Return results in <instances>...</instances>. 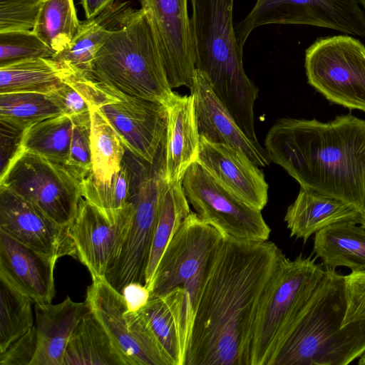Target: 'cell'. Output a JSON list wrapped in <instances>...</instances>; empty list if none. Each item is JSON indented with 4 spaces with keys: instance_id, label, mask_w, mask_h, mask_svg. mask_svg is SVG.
I'll return each instance as SVG.
<instances>
[{
    "instance_id": "14",
    "label": "cell",
    "mask_w": 365,
    "mask_h": 365,
    "mask_svg": "<svg viewBox=\"0 0 365 365\" xmlns=\"http://www.w3.org/2000/svg\"><path fill=\"white\" fill-rule=\"evenodd\" d=\"M171 88L192 86L195 52L187 0H140Z\"/></svg>"
},
{
    "instance_id": "35",
    "label": "cell",
    "mask_w": 365,
    "mask_h": 365,
    "mask_svg": "<svg viewBox=\"0 0 365 365\" xmlns=\"http://www.w3.org/2000/svg\"><path fill=\"white\" fill-rule=\"evenodd\" d=\"M31 304L0 277V353L34 326Z\"/></svg>"
},
{
    "instance_id": "21",
    "label": "cell",
    "mask_w": 365,
    "mask_h": 365,
    "mask_svg": "<svg viewBox=\"0 0 365 365\" xmlns=\"http://www.w3.org/2000/svg\"><path fill=\"white\" fill-rule=\"evenodd\" d=\"M171 365H185L192 331L186 295L181 288L153 299L135 312Z\"/></svg>"
},
{
    "instance_id": "2",
    "label": "cell",
    "mask_w": 365,
    "mask_h": 365,
    "mask_svg": "<svg viewBox=\"0 0 365 365\" xmlns=\"http://www.w3.org/2000/svg\"><path fill=\"white\" fill-rule=\"evenodd\" d=\"M264 145L270 161L301 188L359 208L365 198V120L352 114L332 120L282 118L269 130Z\"/></svg>"
},
{
    "instance_id": "34",
    "label": "cell",
    "mask_w": 365,
    "mask_h": 365,
    "mask_svg": "<svg viewBox=\"0 0 365 365\" xmlns=\"http://www.w3.org/2000/svg\"><path fill=\"white\" fill-rule=\"evenodd\" d=\"M132 174L124 161L110 182H97L90 173L82 180V195L108 216H115L132 202Z\"/></svg>"
},
{
    "instance_id": "42",
    "label": "cell",
    "mask_w": 365,
    "mask_h": 365,
    "mask_svg": "<svg viewBox=\"0 0 365 365\" xmlns=\"http://www.w3.org/2000/svg\"><path fill=\"white\" fill-rule=\"evenodd\" d=\"M1 172L2 174L22 149L24 130L1 122Z\"/></svg>"
},
{
    "instance_id": "23",
    "label": "cell",
    "mask_w": 365,
    "mask_h": 365,
    "mask_svg": "<svg viewBox=\"0 0 365 365\" xmlns=\"http://www.w3.org/2000/svg\"><path fill=\"white\" fill-rule=\"evenodd\" d=\"M34 305L37 341L31 365H63L69 339L89 307L68 296L57 304Z\"/></svg>"
},
{
    "instance_id": "46",
    "label": "cell",
    "mask_w": 365,
    "mask_h": 365,
    "mask_svg": "<svg viewBox=\"0 0 365 365\" xmlns=\"http://www.w3.org/2000/svg\"><path fill=\"white\" fill-rule=\"evenodd\" d=\"M363 215H364V222L361 224V225H363L364 227L365 228V198H364V209H363Z\"/></svg>"
},
{
    "instance_id": "16",
    "label": "cell",
    "mask_w": 365,
    "mask_h": 365,
    "mask_svg": "<svg viewBox=\"0 0 365 365\" xmlns=\"http://www.w3.org/2000/svg\"><path fill=\"white\" fill-rule=\"evenodd\" d=\"M133 207L132 201L118 215L108 216L83 197L81 200L70 232L76 258L87 267L92 279L105 277L118 252Z\"/></svg>"
},
{
    "instance_id": "33",
    "label": "cell",
    "mask_w": 365,
    "mask_h": 365,
    "mask_svg": "<svg viewBox=\"0 0 365 365\" xmlns=\"http://www.w3.org/2000/svg\"><path fill=\"white\" fill-rule=\"evenodd\" d=\"M73 129L72 118L64 114L48 118L24 130L22 148L66 165Z\"/></svg>"
},
{
    "instance_id": "12",
    "label": "cell",
    "mask_w": 365,
    "mask_h": 365,
    "mask_svg": "<svg viewBox=\"0 0 365 365\" xmlns=\"http://www.w3.org/2000/svg\"><path fill=\"white\" fill-rule=\"evenodd\" d=\"M267 24L308 25L365 37V14L359 0H257L235 28L243 49L250 33Z\"/></svg>"
},
{
    "instance_id": "29",
    "label": "cell",
    "mask_w": 365,
    "mask_h": 365,
    "mask_svg": "<svg viewBox=\"0 0 365 365\" xmlns=\"http://www.w3.org/2000/svg\"><path fill=\"white\" fill-rule=\"evenodd\" d=\"M120 5L121 3H114L96 17L81 22L69 46L53 58L78 72L93 75L96 54L110 31Z\"/></svg>"
},
{
    "instance_id": "40",
    "label": "cell",
    "mask_w": 365,
    "mask_h": 365,
    "mask_svg": "<svg viewBox=\"0 0 365 365\" xmlns=\"http://www.w3.org/2000/svg\"><path fill=\"white\" fill-rule=\"evenodd\" d=\"M346 309L343 325L365 321V271L344 276Z\"/></svg>"
},
{
    "instance_id": "38",
    "label": "cell",
    "mask_w": 365,
    "mask_h": 365,
    "mask_svg": "<svg viewBox=\"0 0 365 365\" xmlns=\"http://www.w3.org/2000/svg\"><path fill=\"white\" fill-rule=\"evenodd\" d=\"M73 129L66 165L83 178L91 171L90 111L72 118Z\"/></svg>"
},
{
    "instance_id": "37",
    "label": "cell",
    "mask_w": 365,
    "mask_h": 365,
    "mask_svg": "<svg viewBox=\"0 0 365 365\" xmlns=\"http://www.w3.org/2000/svg\"><path fill=\"white\" fill-rule=\"evenodd\" d=\"M56 53L33 31L0 33V66L29 58H53Z\"/></svg>"
},
{
    "instance_id": "4",
    "label": "cell",
    "mask_w": 365,
    "mask_h": 365,
    "mask_svg": "<svg viewBox=\"0 0 365 365\" xmlns=\"http://www.w3.org/2000/svg\"><path fill=\"white\" fill-rule=\"evenodd\" d=\"M191 33L195 68L208 78L212 88L246 136L258 142L254 106L259 88L247 76L238 45L232 12L234 0H190Z\"/></svg>"
},
{
    "instance_id": "3",
    "label": "cell",
    "mask_w": 365,
    "mask_h": 365,
    "mask_svg": "<svg viewBox=\"0 0 365 365\" xmlns=\"http://www.w3.org/2000/svg\"><path fill=\"white\" fill-rule=\"evenodd\" d=\"M344 276L327 269L269 365H348L365 351V321L343 325Z\"/></svg>"
},
{
    "instance_id": "8",
    "label": "cell",
    "mask_w": 365,
    "mask_h": 365,
    "mask_svg": "<svg viewBox=\"0 0 365 365\" xmlns=\"http://www.w3.org/2000/svg\"><path fill=\"white\" fill-rule=\"evenodd\" d=\"M83 179L67 165L22 148L0 175V185L34 205L56 222L70 225L83 198Z\"/></svg>"
},
{
    "instance_id": "20",
    "label": "cell",
    "mask_w": 365,
    "mask_h": 365,
    "mask_svg": "<svg viewBox=\"0 0 365 365\" xmlns=\"http://www.w3.org/2000/svg\"><path fill=\"white\" fill-rule=\"evenodd\" d=\"M56 261L0 232V277L33 304L51 303Z\"/></svg>"
},
{
    "instance_id": "6",
    "label": "cell",
    "mask_w": 365,
    "mask_h": 365,
    "mask_svg": "<svg viewBox=\"0 0 365 365\" xmlns=\"http://www.w3.org/2000/svg\"><path fill=\"white\" fill-rule=\"evenodd\" d=\"M301 253L285 255L260 299L250 351V365H269L325 268Z\"/></svg>"
},
{
    "instance_id": "10",
    "label": "cell",
    "mask_w": 365,
    "mask_h": 365,
    "mask_svg": "<svg viewBox=\"0 0 365 365\" xmlns=\"http://www.w3.org/2000/svg\"><path fill=\"white\" fill-rule=\"evenodd\" d=\"M308 83L329 102L365 112V46L349 35L317 39L305 52Z\"/></svg>"
},
{
    "instance_id": "17",
    "label": "cell",
    "mask_w": 365,
    "mask_h": 365,
    "mask_svg": "<svg viewBox=\"0 0 365 365\" xmlns=\"http://www.w3.org/2000/svg\"><path fill=\"white\" fill-rule=\"evenodd\" d=\"M86 302L129 365H171L156 341L138 337L130 330L124 297L105 277L93 278Z\"/></svg>"
},
{
    "instance_id": "24",
    "label": "cell",
    "mask_w": 365,
    "mask_h": 365,
    "mask_svg": "<svg viewBox=\"0 0 365 365\" xmlns=\"http://www.w3.org/2000/svg\"><path fill=\"white\" fill-rule=\"evenodd\" d=\"M284 221L290 237L302 239L336 223L351 222L361 225L363 212L349 202L314 191L300 188L299 192L286 212Z\"/></svg>"
},
{
    "instance_id": "5",
    "label": "cell",
    "mask_w": 365,
    "mask_h": 365,
    "mask_svg": "<svg viewBox=\"0 0 365 365\" xmlns=\"http://www.w3.org/2000/svg\"><path fill=\"white\" fill-rule=\"evenodd\" d=\"M93 76L130 96L165 104L173 93L145 11L126 3L98 51Z\"/></svg>"
},
{
    "instance_id": "47",
    "label": "cell",
    "mask_w": 365,
    "mask_h": 365,
    "mask_svg": "<svg viewBox=\"0 0 365 365\" xmlns=\"http://www.w3.org/2000/svg\"><path fill=\"white\" fill-rule=\"evenodd\" d=\"M359 2L365 14V0H359Z\"/></svg>"
},
{
    "instance_id": "45",
    "label": "cell",
    "mask_w": 365,
    "mask_h": 365,
    "mask_svg": "<svg viewBox=\"0 0 365 365\" xmlns=\"http://www.w3.org/2000/svg\"><path fill=\"white\" fill-rule=\"evenodd\" d=\"M359 365H365V351L359 357Z\"/></svg>"
},
{
    "instance_id": "39",
    "label": "cell",
    "mask_w": 365,
    "mask_h": 365,
    "mask_svg": "<svg viewBox=\"0 0 365 365\" xmlns=\"http://www.w3.org/2000/svg\"><path fill=\"white\" fill-rule=\"evenodd\" d=\"M41 0H0V33L32 31Z\"/></svg>"
},
{
    "instance_id": "41",
    "label": "cell",
    "mask_w": 365,
    "mask_h": 365,
    "mask_svg": "<svg viewBox=\"0 0 365 365\" xmlns=\"http://www.w3.org/2000/svg\"><path fill=\"white\" fill-rule=\"evenodd\" d=\"M35 325L24 336L0 353L1 365H31L36 349Z\"/></svg>"
},
{
    "instance_id": "9",
    "label": "cell",
    "mask_w": 365,
    "mask_h": 365,
    "mask_svg": "<svg viewBox=\"0 0 365 365\" xmlns=\"http://www.w3.org/2000/svg\"><path fill=\"white\" fill-rule=\"evenodd\" d=\"M166 181L164 156L141 171L133 194V211L118 252L105 274L108 282L121 293L129 283L145 284V272Z\"/></svg>"
},
{
    "instance_id": "31",
    "label": "cell",
    "mask_w": 365,
    "mask_h": 365,
    "mask_svg": "<svg viewBox=\"0 0 365 365\" xmlns=\"http://www.w3.org/2000/svg\"><path fill=\"white\" fill-rule=\"evenodd\" d=\"M80 24L73 0H41L32 31L57 53L69 46Z\"/></svg>"
},
{
    "instance_id": "26",
    "label": "cell",
    "mask_w": 365,
    "mask_h": 365,
    "mask_svg": "<svg viewBox=\"0 0 365 365\" xmlns=\"http://www.w3.org/2000/svg\"><path fill=\"white\" fill-rule=\"evenodd\" d=\"M63 365H129V363L89 310L69 339Z\"/></svg>"
},
{
    "instance_id": "27",
    "label": "cell",
    "mask_w": 365,
    "mask_h": 365,
    "mask_svg": "<svg viewBox=\"0 0 365 365\" xmlns=\"http://www.w3.org/2000/svg\"><path fill=\"white\" fill-rule=\"evenodd\" d=\"M74 70L53 58H35L0 66V93L14 91L48 93Z\"/></svg>"
},
{
    "instance_id": "7",
    "label": "cell",
    "mask_w": 365,
    "mask_h": 365,
    "mask_svg": "<svg viewBox=\"0 0 365 365\" xmlns=\"http://www.w3.org/2000/svg\"><path fill=\"white\" fill-rule=\"evenodd\" d=\"M222 237L219 231L191 211L165 249L148 287L150 299L182 289L192 326L209 263Z\"/></svg>"
},
{
    "instance_id": "36",
    "label": "cell",
    "mask_w": 365,
    "mask_h": 365,
    "mask_svg": "<svg viewBox=\"0 0 365 365\" xmlns=\"http://www.w3.org/2000/svg\"><path fill=\"white\" fill-rule=\"evenodd\" d=\"M96 78L93 75L74 72L54 86L48 93L63 114L73 118L90 111L96 105Z\"/></svg>"
},
{
    "instance_id": "44",
    "label": "cell",
    "mask_w": 365,
    "mask_h": 365,
    "mask_svg": "<svg viewBox=\"0 0 365 365\" xmlns=\"http://www.w3.org/2000/svg\"><path fill=\"white\" fill-rule=\"evenodd\" d=\"M86 19H91L113 5L115 0H80Z\"/></svg>"
},
{
    "instance_id": "30",
    "label": "cell",
    "mask_w": 365,
    "mask_h": 365,
    "mask_svg": "<svg viewBox=\"0 0 365 365\" xmlns=\"http://www.w3.org/2000/svg\"><path fill=\"white\" fill-rule=\"evenodd\" d=\"M91 173L97 182H110L120 170L125 148L118 133L97 105L90 108Z\"/></svg>"
},
{
    "instance_id": "19",
    "label": "cell",
    "mask_w": 365,
    "mask_h": 365,
    "mask_svg": "<svg viewBox=\"0 0 365 365\" xmlns=\"http://www.w3.org/2000/svg\"><path fill=\"white\" fill-rule=\"evenodd\" d=\"M195 113L200 136L225 144L245 153L257 166L271 162L264 148L256 146L243 133L235 118L214 93L207 76L195 68L192 86Z\"/></svg>"
},
{
    "instance_id": "15",
    "label": "cell",
    "mask_w": 365,
    "mask_h": 365,
    "mask_svg": "<svg viewBox=\"0 0 365 365\" xmlns=\"http://www.w3.org/2000/svg\"><path fill=\"white\" fill-rule=\"evenodd\" d=\"M0 232L38 252L58 259L76 258L70 225H62L40 209L0 185Z\"/></svg>"
},
{
    "instance_id": "43",
    "label": "cell",
    "mask_w": 365,
    "mask_h": 365,
    "mask_svg": "<svg viewBox=\"0 0 365 365\" xmlns=\"http://www.w3.org/2000/svg\"><path fill=\"white\" fill-rule=\"evenodd\" d=\"M121 294L125 301L127 313H133L141 310L150 298L148 288L139 282L128 284L123 288Z\"/></svg>"
},
{
    "instance_id": "13",
    "label": "cell",
    "mask_w": 365,
    "mask_h": 365,
    "mask_svg": "<svg viewBox=\"0 0 365 365\" xmlns=\"http://www.w3.org/2000/svg\"><path fill=\"white\" fill-rule=\"evenodd\" d=\"M97 91L96 105L113 126L125 148L141 161L153 165L165 148V106L125 95L98 80Z\"/></svg>"
},
{
    "instance_id": "1",
    "label": "cell",
    "mask_w": 365,
    "mask_h": 365,
    "mask_svg": "<svg viewBox=\"0 0 365 365\" xmlns=\"http://www.w3.org/2000/svg\"><path fill=\"white\" fill-rule=\"evenodd\" d=\"M284 256L269 240L222 237L202 283L185 365H250L259 302Z\"/></svg>"
},
{
    "instance_id": "22",
    "label": "cell",
    "mask_w": 365,
    "mask_h": 365,
    "mask_svg": "<svg viewBox=\"0 0 365 365\" xmlns=\"http://www.w3.org/2000/svg\"><path fill=\"white\" fill-rule=\"evenodd\" d=\"M164 106L167 111L164 173L165 181L170 183L182 178L187 168L197 161L200 135L192 94L173 92Z\"/></svg>"
},
{
    "instance_id": "25",
    "label": "cell",
    "mask_w": 365,
    "mask_h": 365,
    "mask_svg": "<svg viewBox=\"0 0 365 365\" xmlns=\"http://www.w3.org/2000/svg\"><path fill=\"white\" fill-rule=\"evenodd\" d=\"M351 222L329 225L314 234L313 252L327 269L346 267L365 271V228Z\"/></svg>"
},
{
    "instance_id": "18",
    "label": "cell",
    "mask_w": 365,
    "mask_h": 365,
    "mask_svg": "<svg viewBox=\"0 0 365 365\" xmlns=\"http://www.w3.org/2000/svg\"><path fill=\"white\" fill-rule=\"evenodd\" d=\"M217 182L251 207L262 210L268 200L263 172L245 153L200 137L197 161Z\"/></svg>"
},
{
    "instance_id": "32",
    "label": "cell",
    "mask_w": 365,
    "mask_h": 365,
    "mask_svg": "<svg viewBox=\"0 0 365 365\" xmlns=\"http://www.w3.org/2000/svg\"><path fill=\"white\" fill-rule=\"evenodd\" d=\"M63 114L48 93L14 91L0 93V121L25 130L48 118Z\"/></svg>"
},
{
    "instance_id": "28",
    "label": "cell",
    "mask_w": 365,
    "mask_h": 365,
    "mask_svg": "<svg viewBox=\"0 0 365 365\" xmlns=\"http://www.w3.org/2000/svg\"><path fill=\"white\" fill-rule=\"evenodd\" d=\"M182 187V178L166 182L160 202L158 215L145 272V285L150 286L160 259L182 221L190 213Z\"/></svg>"
},
{
    "instance_id": "11",
    "label": "cell",
    "mask_w": 365,
    "mask_h": 365,
    "mask_svg": "<svg viewBox=\"0 0 365 365\" xmlns=\"http://www.w3.org/2000/svg\"><path fill=\"white\" fill-rule=\"evenodd\" d=\"M182 187L197 216L223 237L250 242L268 240L271 229L261 211L227 190L197 162L186 170Z\"/></svg>"
}]
</instances>
